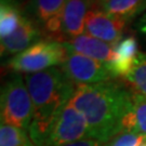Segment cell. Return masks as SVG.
<instances>
[{"mask_svg":"<svg viewBox=\"0 0 146 146\" xmlns=\"http://www.w3.org/2000/svg\"><path fill=\"white\" fill-rule=\"evenodd\" d=\"M69 102L86 118L88 139L105 144L123 131L133 107V93L121 84L106 81L77 86Z\"/></svg>","mask_w":146,"mask_h":146,"instance_id":"6da1fadb","label":"cell"},{"mask_svg":"<svg viewBox=\"0 0 146 146\" xmlns=\"http://www.w3.org/2000/svg\"><path fill=\"white\" fill-rule=\"evenodd\" d=\"M24 79L34 106L28 134L35 146H44L54 121L72 100L76 87L61 67L28 74Z\"/></svg>","mask_w":146,"mask_h":146,"instance_id":"7a4b0ae2","label":"cell"},{"mask_svg":"<svg viewBox=\"0 0 146 146\" xmlns=\"http://www.w3.org/2000/svg\"><path fill=\"white\" fill-rule=\"evenodd\" d=\"M34 115V106L25 79L14 75L5 81L0 95L1 125L28 131Z\"/></svg>","mask_w":146,"mask_h":146,"instance_id":"3957f363","label":"cell"},{"mask_svg":"<svg viewBox=\"0 0 146 146\" xmlns=\"http://www.w3.org/2000/svg\"><path fill=\"white\" fill-rule=\"evenodd\" d=\"M67 58L63 42L40 40L10 58L9 67L17 73L35 74L62 65Z\"/></svg>","mask_w":146,"mask_h":146,"instance_id":"277c9868","label":"cell"},{"mask_svg":"<svg viewBox=\"0 0 146 146\" xmlns=\"http://www.w3.org/2000/svg\"><path fill=\"white\" fill-rule=\"evenodd\" d=\"M61 69L76 87L106 82L114 78L108 64L72 51H67Z\"/></svg>","mask_w":146,"mask_h":146,"instance_id":"5b68a950","label":"cell"},{"mask_svg":"<svg viewBox=\"0 0 146 146\" xmlns=\"http://www.w3.org/2000/svg\"><path fill=\"white\" fill-rule=\"evenodd\" d=\"M87 137L88 125L86 118L69 102L54 121L44 146H64Z\"/></svg>","mask_w":146,"mask_h":146,"instance_id":"8992f818","label":"cell"},{"mask_svg":"<svg viewBox=\"0 0 146 146\" xmlns=\"http://www.w3.org/2000/svg\"><path fill=\"white\" fill-rule=\"evenodd\" d=\"M65 2L66 0H28L22 12L34 24L41 27L44 33L56 40L60 35L58 20Z\"/></svg>","mask_w":146,"mask_h":146,"instance_id":"52a82bcc","label":"cell"},{"mask_svg":"<svg viewBox=\"0 0 146 146\" xmlns=\"http://www.w3.org/2000/svg\"><path fill=\"white\" fill-rule=\"evenodd\" d=\"M125 22L105 13L94 5L89 11L84 33L107 43H117L121 40Z\"/></svg>","mask_w":146,"mask_h":146,"instance_id":"ba28073f","label":"cell"},{"mask_svg":"<svg viewBox=\"0 0 146 146\" xmlns=\"http://www.w3.org/2000/svg\"><path fill=\"white\" fill-rule=\"evenodd\" d=\"M93 5L89 0H66L58 17L60 39L68 41L82 35L88 13Z\"/></svg>","mask_w":146,"mask_h":146,"instance_id":"9c48e42d","label":"cell"},{"mask_svg":"<svg viewBox=\"0 0 146 146\" xmlns=\"http://www.w3.org/2000/svg\"><path fill=\"white\" fill-rule=\"evenodd\" d=\"M41 31L36 24L23 14L21 22L10 36L1 38V56L19 54L40 41Z\"/></svg>","mask_w":146,"mask_h":146,"instance_id":"30bf717a","label":"cell"},{"mask_svg":"<svg viewBox=\"0 0 146 146\" xmlns=\"http://www.w3.org/2000/svg\"><path fill=\"white\" fill-rule=\"evenodd\" d=\"M63 44L67 51L79 53L106 64H110L115 56V43H107L87 34L63 41Z\"/></svg>","mask_w":146,"mask_h":146,"instance_id":"8fae6325","label":"cell"},{"mask_svg":"<svg viewBox=\"0 0 146 146\" xmlns=\"http://www.w3.org/2000/svg\"><path fill=\"white\" fill-rule=\"evenodd\" d=\"M137 55V42L133 37H127L115 43V56L108 64L114 77H125L134 66Z\"/></svg>","mask_w":146,"mask_h":146,"instance_id":"7c38bea8","label":"cell"},{"mask_svg":"<svg viewBox=\"0 0 146 146\" xmlns=\"http://www.w3.org/2000/svg\"><path fill=\"white\" fill-rule=\"evenodd\" d=\"M100 8L108 15L127 22L141 13L143 0H105Z\"/></svg>","mask_w":146,"mask_h":146,"instance_id":"4fadbf2b","label":"cell"},{"mask_svg":"<svg viewBox=\"0 0 146 146\" xmlns=\"http://www.w3.org/2000/svg\"><path fill=\"white\" fill-rule=\"evenodd\" d=\"M23 17L22 9L9 3L0 5V37L10 36L15 31Z\"/></svg>","mask_w":146,"mask_h":146,"instance_id":"5bb4252c","label":"cell"},{"mask_svg":"<svg viewBox=\"0 0 146 146\" xmlns=\"http://www.w3.org/2000/svg\"><path fill=\"white\" fill-rule=\"evenodd\" d=\"M0 146H35L28 131L15 127L0 125Z\"/></svg>","mask_w":146,"mask_h":146,"instance_id":"9a60e30c","label":"cell"},{"mask_svg":"<svg viewBox=\"0 0 146 146\" xmlns=\"http://www.w3.org/2000/svg\"><path fill=\"white\" fill-rule=\"evenodd\" d=\"M134 88L137 93L146 96V54L139 53L135 64L131 72L125 77Z\"/></svg>","mask_w":146,"mask_h":146,"instance_id":"2e32d148","label":"cell"},{"mask_svg":"<svg viewBox=\"0 0 146 146\" xmlns=\"http://www.w3.org/2000/svg\"><path fill=\"white\" fill-rule=\"evenodd\" d=\"M133 130L146 137V96L133 93Z\"/></svg>","mask_w":146,"mask_h":146,"instance_id":"e0dca14e","label":"cell"},{"mask_svg":"<svg viewBox=\"0 0 146 146\" xmlns=\"http://www.w3.org/2000/svg\"><path fill=\"white\" fill-rule=\"evenodd\" d=\"M146 137L135 131H121L113 139H110L105 146H142Z\"/></svg>","mask_w":146,"mask_h":146,"instance_id":"ac0fdd59","label":"cell"},{"mask_svg":"<svg viewBox=\"0 0 146 146\" xmlns=\"http://www.w3.org/2000/svg\"><path fill=\"white\" fill-rule=\"evenodd\" d=\"M102 145L103 144H101L99 141L87 137V139L74 142V143H70V144H67V145H64V146H102Z\"/></svg>","mask_w":146,"mask_h":146,"instance_id":"d6986e66","label":"cell"},{"mask_svg":"<svg viewBox=\"0 0 146 146\" xmlns=\"http://www.w3.org/2000/svg\"><path fill=\"white\" fill-rule=\"evenodd\" d=\"M28 0H1V3H9V5H15L20 9H23L24 5L27 3Z\"/></svg>","mask_w":146,"mask_h":146,"instance_id":"ffe728a7","label":"cell"},{"mask_svg":"<svg viewBox=\"0 0 146 146\" xmlns=\"http://www.w3.org/2000/svg\"><path fill=\"white\" fill-rule=\"evenodd\" d=\"M139 26H140L142 31H146V13L142 16L141 20L139 21Z\"/></svg>","mask_w":146,"mask_h":146,"instance_id":"44dd1931","label":"cell"},{"mask_svg":"<svg viewBox=\"0 0 146 146\" xmlns=\"http://www.w3.org/2000/svg\"><path fill=\"white\" fill-rule=\"evenodd\" d=\"M89 1H91L93 5H100V3H102L105 0H89Z\"/></svg>","mask_w":146,"mask_h":146,"instance_id":"7402d4cb","label":"cell"},{"mask_svg":"<svg viewBox=\"0 0 146 146\" xmlns=\"http://www.w3.org/2000/svg\"><path fill=\"white\" fill-rule=\"evenodd\" d=\"M146 9V0H143V8H142V11Z\"/></svg>","mask_w":146,"mask_h":146,"instance_id":"603a6c76","label":"cell"},{"mask_svg":"<svg viewBox=\"0 0 146 146\" xmlns=\"http://www.w3.org/2000/svg\"><path fill=\"white\" fill-rule=\"evenodd\" d=\"M142 146H146V141L144 142V143H143V144H142Z\"/></svg>","mask_w":146,"mask_h":146,"instance_id":"cb8c5ba5","label":"cell"}]
</instances>
